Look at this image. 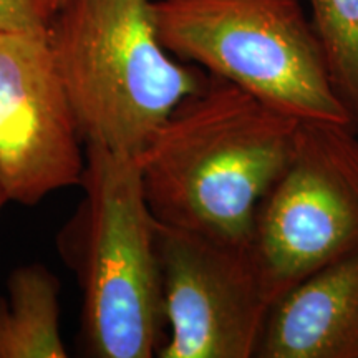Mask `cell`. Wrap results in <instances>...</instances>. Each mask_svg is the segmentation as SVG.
I'll list each match as a JSON object with an SVG mask.
<instances>
[{
    "label": "cell",
    "instance_id": "obj_1",
    "mask_svg": "<svg viewBox=\"0 0 358 358\" xmlns=\"http://www.w3.org/2000/svg\"><path fill=\"white\" fill-rule=\"evenodd\" d=\"M299 123L209 75L136 156L156 222L249 248L257 208L287 166Z\"/></svg>",
    "mask_w": 358,
    "mask_h": 358
},
{
    "label": "cell",
    "instance_id": "obj_2",
    "mask_svg": "<svg viewBox=\"0 0 358 358\" xmlns=\"http://www.w3.org/2000/svg\"><path fill=\"white\" fill-rule=\"evenodd\" d=\"M83 189L57 236L82 292L85 355L151 358L166 338L156 245L158 222L143 192L136 156L85 146Z\"/></svg>",
    "mask_w": 358,
    "mask_h": 358
},
{
    "label": "cell",
    "instance_id": "obj_3",
    "mask_svg": "<svg viewBox=\"0 0 358 358\" xmlns=\"http://www.w3.org/2000/svg\"><path fill=\"white\" fill-rule=\"evenodd\" d=\"M45 35L85 146L138 156L209 82L163 47L153 0H65Z\"/></svg>",
    "mask_w": 358,
    "mask_h": 358
},
{
    "label": "cell",
    "instance_id": "obj_4",
    "mask_svg": "<svg viewBox=\"0 0 358 358\" xmlns=\"http://www.w3.org/2000/svg\"><path fill=\"white\" fill-rule=\"evenodd\" d=\"M163 47L301 122L348 124L302 0H153Z\"/></svg>",
    "mask_w": 358,
    "mask_h": 358
},
{
    "label": "cell",
    "instance_id": "obj_5",
    "mask_svg": "<svg viewBox=\"0 0 358 358\" xmlns=\"http://www.w3.org/2000/svg\"><path fill=\"white\" fill-rule=\"evenodd\" d=\"M358 250V134L301 122L287 166L259 204L249 252L271 302Z\"/></svg>",
    "mask_w": 358,
    "mask_h": 358
},
{
    "label": "cell",
    "instance_id": "obj_6",
    "mask_svg": "<svg viewBox=\"0 0 358 358\" xmlns=\"http://www.w3.org/2000/svg\"><path fill=\"white\" fill-rule=\"evenodd\" d=\"M169 330L159 358L256 357L271 302L249 248L158 222Z\"/></svg>",
    "mask_w": 358,
    "mask_h": 358
},
{
    "label": "cell",
    "instance_id": "obj_7",
    "mask_svg": "<svg viewBox=\"0 0 358 358\" xmlns=\"http://www.w3.org/2000/svg\"><path fill=\"white\" fill-rule=\"evenodd\" d=\"M83 145L47 35L0 32V186L7 201L35 206L80 186Z\"/></svg>",
    "mask_w": 358,
    "mask_h": 358
},
{
    "label": "cell",
    "instance_id": "obj_8",
    "mask_svg": "<svg viewBox=\"0 0 358 358\" xmlns=\"http://www.w3.org/2000/svg\"><path fill=\"white\" fill-rule=\"evenodd\" d=\"M256 357L358 358V250L272 303Z\"/></svg>",
    "mask_w": 358,
    "mask_h": 358
},
{
    "label": "cell",
    "instance_id": "obj_9",
    "mask_svg": "<svg viewBox=\"0 0 358 358\" xmlns=\"http://www.w3.org/2000/svg\"><path fill=\"white\" fill-rule=\"evenodd\" d=\"M60 282L43 264L17 267L0 295V358H65Z\"/></svg>",
    "mask_w": 358,
    "mask_h": 358
},
{
    "label": "cell",
    "instance_id": "obj_10",
    "mask_svg": "<svg viewBox=\"0 0 358 358\" xmlns=\"http://www.w3.org/2000/svg\"><path fill=\"white\" fill-rule=\"evenodd\" d=\"M334 95L358 134V0H306Z\"/></svg>",
    "mask_w": 358,
    "mask_h": 358
},
{
    "label": "cell",
    "instance_id": "obj_11",
    "mask_svg": "<svg viewBox=\"0 0 358 358\" xmlns=\"http://www.w3.org/2000/svg\"><path fill=\"white\" fill-rule=\"evenodd\" d=\"M40 0H0V32L47 34Z\"/></svg>",
    "mask_w": 358,
    "mask_h": 358
},
{
    "label": "cell",
    "instance_id": "obj_12",
    "mask_svg": "<svg viewBox=\"0 0 358 358\" xmlns=\"http://www.w3.org/2000/svg\"><path fill=\"white\" fill-rule=\"evenodd\" d=\"M65 3V0H40V6H42V10L47 17V20H50V17L55 13L58 8Z\"/></svg>",
    "mask_w": 358,
    "mask_h": 358
},
{
    "label": "cell",
    "instance_id": "obj_13",
    "mask_svg": "<svg viewBox=\"0 0 358 358\" xmlns=\"http://www.w3.org/2000/svg\"><path fill=\"white\" fill-rule=\"evenodd\" d=\"M6 203H7V198H6V194H3L2 186H0V209H2V206Z\"/></svg>",
    "mask_w": 358,
    "mask_h": 358
}]
</instances>
